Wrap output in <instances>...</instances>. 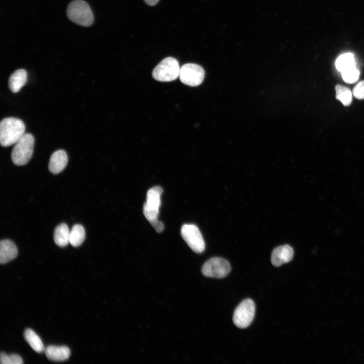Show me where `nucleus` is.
<instances>
[{
    "instance_id": "1",
    "label": "nucleus",
    "mask_w": 364,
    "mask_h": 364,
    "mask_svg": "<svg viewBox=\"0 0 364 364\" xmlns=\"http://www.w3.org/2000/svg\"><path fill=\"white\" fill-rule=\"evenodd\" d=\"M24 122L20 119L8 117L0 124V143L3 147L16 144L25 133Z\"/></svg>"
},
{
    "instance_id": "2",
    "label": "nucleus",
    "mask_w": 364,
    "mask_h": 364,
    "mask_svg": "<svg viewBox=\"0 0 364 364\" xmlns=\"http://www.w3.org/2000/svg\"><path fill=\"white\" fill-rule=\"evenodd\" d=\"M67 15L71 21L82 26H89L94 22L93 12L88 4L83 0H74L70 3Z\"/></svg>"
},
{
    "instance_id": "3",
    "label": "nucleus",
    "mask_w": 364,
    "mask_h": 364,
    "mask_svg": "<svg viewBox=\"0 0 364 364\" xmlns=\"http://www.w3.org/2000/svg\"><path fill=\"white\" fill-rule=\"evenodd\" d=\"M12 150L11 158L14 164L24 165L31 159L34 139L30 133H25L16 144Z\"/></svg>"
},
{
    "instance_id": "4",
    "label": "nucleus",
    "mask_w": 364,
    "mask_h": 364,
    "mask_svg": "<svg viewBox=\"0 0 364 364\" xmlns=\"http://www.w3.org/2000/svg\"><path fill=\"white\" fill-rule=\"evenodd\" d=\"M180 67L178 61L171 57L163 59L153 69V78L160 81H171L179 77Z\"/></svg>"
},
{
    "instance_id": "5",
    "label": "nucleus",
    "mask_w": 364,
    "mask_h": 364,
    "mask_svg": "<svg viewBox=\"0 0 364 364\" xmlns=\"http://www.w3.org/2000/svg\"><path fill=\"white\" fill-rule=\"evenodd\" d=\"M255 312V305L253 300L246 299L242 301L235 310L233 321L239 328L248 327L253 321Z\"/></svg>"
},
{
    "instance_id": "6",
    "label": "nucleus",
    "mask_w": 364,
    "mask_h": 364,
    "mask_svg": "<svg viewBox=\"0 0 364 364\" xmlns=\"http://www.w3.org/2000/svg\"><path fill=\"white\" fill-rule=\"evenodd\" d=\"M181 235L189 247L195 252L201 253L205 249V244L198 227L194 224H185L181 228Z\"/></svg>"
},
{
    "instance_id": "7",
    "label": "nucleus",
    "mask_w": 364,
    "mask_h": 364,
    "mask_svg": "<svg viewBox=\"0 0 364 364\" xmlns=\"http://www.w3.org/2000/svg\"><path fill=\"white\" fill-rule=\"evenodd\" d=\"M229 262L221 257H213L208 260L202 266V273L207 277L223 278L231 271Z\"/></svg>"
},
{
    "instance_id": "8",
    "label": "nucleus",
    "mask_w": 364,
    "mask_h": 364,
    "mask_svg": "<svg viewBox=\"0 0 364 364\" xmlns=\"http://www.w3.org/2000/svg\"><path fill=\"white\" fill-rule=\"evenodd\" d=\"M205 72L200 65L187 63L180 68L179 78L182 83L191 86H197L203 81Z\"/></svg>"
},
{
    "instance_id": "9",
    "label": "nucleus",
    "mask_w": 364,
    "mask_h": 364,
    "mask_svg": "<svg viewBox=\"0 0 364 364\" xmlns=\"http://www.w3.org/2000/svg\"><path fill=\"white\" fill-rule=\"evenodd\" d=\"M293 248L288 245L280 246L274 249L271 255V263L275 266L290 261L293 257Z\"/></svg>"
},
{
    "instance_id": "10",
    "label": "nucleus",
    "mask_w": 364,
    "mask_h": 364,
    "mask_svg": "<svg viewBox=\"0 0 364 364\" xmlns=\"http://www.w3.org/2000/svg\"><path fill=\"white\" fill-rule=\"evenodd\" d=\"M67 162L66 152L63 150L56 151L51 156L49 164V170L54 174L59 173L66 167Z\"/></svg>"
},
{
    "instance_id": "11",
    "label": "nucleus",
    "mask_w": 364,
    "mask_h": 364,
    "mask_svg": "<svg viewBox=\"0 0 364 364\" xmlns=\"http://www.w3.org/2000/svg\"><path fill=\"white\" fill-rule=\"evenodd\" d=\"M47 357L53 361H62L70 356V350L66 346L49 345L44 349Z\"/></svg>"
},
{
    "instance_id": "12",
    "label": "nucleus",
    "mask_w": 364,
    "mask_h": 364,
    "mask_svg": "<svg viewBox=\"0 0 364 364\" xmlns=\"http://www.w3.org/2000/svg\"><path fill=\"white\" fill-rule=\"evenodd\" d=\"M18 254L15 244L9 240H3L0 242V263L5 264L16 258Z\"/></svg>"
},
{
    "instance_id": "13",
    "label": "nucleus",
    "mask_w": 364,
    "mask_h": 364,
    "mask_svg": "<svg viewBox=\"0 0 364 364\" xmlns=\"http://www.w3.org/2000/svg\"><path fill=\"white\" fill-rule=\"evenodd\" d=\"M27 79V73L25 70L20 69L11 75L9 79V86L13 93L18 92L23 86Z\"/></svg>"
},
{
    "instance_id": "14",
    "label": "nucleus",
    "mask_w": 364,
    "mask_h": 364,
    "mask_svg": "<svg viewBox=\"0 0 364 364\" xmlns=\"http://www.w3.org/2000/svg\"><path fill=\"white\" fill-rule=\"evenodd\" d=\"M162 192L163 190L160 186H155L149 189L147 193L146 202L144 205L150 209L159 211Z\"/></svg>"
},
{
    "instance_id": "15",
    "label": "nucleus",
    "mask_w": 364,
    "mask_h": 364,
    "mask_svg": "<svg viewBox=\"0 0 364 364\" xmlns=\"http://www.w3.org/2000/svg\"><path fill=\"white\" fill-rule=\"evenodd\" d=\"M70 231L65 223L57 226L54 231V240L59 247H65L69 243Z\"/></svg>"
},
{
    "instance_id": "16",
    "label": "nucleus",
    "mask_w": 364,
    "mask_h": 364,
    "mask_svg": "<svg viewBox=\"0 0 364 364\" xmlns=\"http://www.w3.org/2000/svg\"><path fill=\"white\" fill-rule=\"evenodd\" d=\"M337 69L341 72L356 67V62L354 55L351 53H346L341 55L335 61Z\"/></svg>"
},
{
    "instance_id": "17",
    "label": "nucleus",
    "mask_w": 364,
    "mask_h": 364,
    "mask_svg": "<svg viewBox=\"0 0 364 364\" xmlns=\"http://www.w3.org/2000/svg\"><path fill=\"white\" fill-rule=\"evenodd\" d=\"M24 337L26 342L35 352L41 353L44 351L45 349L41 340L31 329H27L25 330Z\"/></svg>"
},
{
    "instance_id": "18",
    "label": "nucleus",
    "mask_w": 364,
    "mask_h": 364,
    "mask_svg": "<svg viewBox=\"0 0 364 364\" xmlns=\"http://www.w3.org/2000/svg\"><path fill=\"white\" fill-rule=\"evenodd\" d=\"M85 231L80 224H75L70 231L69 243L73 247L80 246L85 239Z\"/></svg>"
},
{
    "instance_id": "19",
    "label": "nucleus",
    "mask_w": 364,
    "mask_h": 364,
    "mask_svg": "<svg viewBox=\"0 0 364 364\" xmlns=\"http://www.w3.org/2000/svg\"><path fill=\"white\" fill-rule=\"evenodd\" d=\"M336 97L340 100L344 106L349 105L352 101V93L347 87L337 85L336 86Z\"/></svg>"
},
{
    "instance_id": "20",
    "label": "nucleus",
    "mask_w": 364,
    "mask_h": 364,
    "mask_svg": "<svg viewBox=\"0 0 364 364\" xmlns=\"http://www.w3.org/2000/svg\"><path fill=\"white\" fill-rule=\"evenodd\" d=\"M341 73L343 80L348 83L355 82L359 76V71L356 67L346 70Z\"/></svg>"
},
{
    "instance_id": "21",
    "label": "nucleus",
    "mask_w": 364,
    "mask_h": 364,
    "mask_svg": "<svg viewBox=\"0 0 364 364\" xmlns=\"http://www.w3.org/2000/svg\"><path fill=\"white\" fill-rule=\"evenodd\" d=\"M0 362L2 364H22L23 360L20 356L17 354L7 355L5 352L0 354Z\"/></svg>"
},
{
    "instance_id": "22",
    "label": "nucleus",
    "mask_w": 364,
    "mask_h": 364,
    "mask_svg": "<svg viewBox=\"0 0 364 364\" xmlns=\"http://www.w3.org/2000/svg\"><path fill=\"white\" fill-rule=\"evenodd\" d=\"M353 95L358 99H364V81L358 83L353 88Z\"/></svg>"
},
{
    "instance_id": "23",
    "label": "nucleus",
    "mask_w": 364,
    "mask_h": 364,
    "mask_svg": "<svg viewBox=\"0 0 364 364\" xmlns=\"http://www.w3.org/2000/svg\"><path fill=\"white\" fill-rule=\"evenodd\" d=\"M157 233H161L164 230V225L163 223L158 219L150 223Z\"/></svg>"
},
{
    "instance_id": "24",
    "label": "nucleus",
    "mask_w": 364,
    "mask_h": 364,
    "mask_svg": "<svg viewBox=\"0 0 364 364\" xmlns=\"http://www.w3.org/2000/svg\"><path fill=\"white\" fill-rule=\"evenodd\" d=\"M144 2L148 5L153 6L158 3L159 0H144Z\"/></svg>"
}]
</instances>
